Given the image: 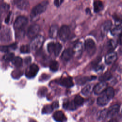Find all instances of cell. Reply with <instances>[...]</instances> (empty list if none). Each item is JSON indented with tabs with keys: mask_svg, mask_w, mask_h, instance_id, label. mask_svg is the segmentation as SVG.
I'll return each instance as SVG.
<instances>
[{
	"mask_svg": "<svg viewBox=\"0 0 122 122\" xmlns=\"http://www.w3.org/2000/svg\"><path fill=\"white\" fill-rule=\"evenodd\" d=\"M84 47L85 50L88 52L93 51L95 48V42L92 39H88L85 41Z\"/></svg>",
	"mask_w": 122,
	"mask_h": 122,
	"instance_id": "9a60e30c",
	"label": "cell"
},
{
	"mask_svg": "<svg viewBox=\"0 0 122 122\" xmlns=\"http://www.w3.org/2000/svg\"><path fill=\"white\" fill-rule=\"evenodd\" d=\"M53 118L57 122H64L67 120L63 112L61 111L55 112L53 115Z\"/></svg>",
	"mask_w": 122,
	"mask_h": 122,
	"instance_id": "ac0fdd59",
	"label": "cell"
},
{
	"mask_svg": "<svg viewBox=\"0 0 122 122\" xmlns=\"http://www.w3.org/2000/svg\"><path fill=\"white\" fill-rule=\"evenodd\" d=\"M62 46L59 42H51L48 44L47 50L49 53L53 54L55 56H58L60 54Z\"/></svg>",
	"mask_w": 122,
	"mask_h": 122,
	"instance_id": "277c9868",
	"label": "cell"
},
{
	"mask_svg": "<svg viewBox=\"0 0 122 122\" xmlns=\"http://www.w3.org/2000/svg\"><path fill=\"white\" fill-rule=\"evenodd\" d=\"M96 79V77L95 76H92L90 77H81L80 78H77L76 80V81L77 82L78 84L79 85H82L85 83H86L88 81H92Z\"/></svg>",
	"mask_w": 122,
	"mask_h": 122,
	"instance_id": "ffe728a7",
	"label": "cell"
},
{
	"mask_svg": "<svg viewBox=\"0 0 122 122\" xmlns=\"http://www.w3.org/2000/svg\"><path fill=\"white\" fill-rule=\"evenodd\" d=\"M107 84L105 81H101L97 83L93 88V92L95 95H100L107 88Z\"/></svg>",
	"mask_w": 122,
	"mask_h": 122,
	"instance_id": "30bf717a",
	"label": "cell"
},
{
	"mask_svg": "<svg viewBox=\"0 0 122 122\" xmlns=\"http://www.w3.org/2000/svg\"><path fill=\"white\" fill-rule=\"evenodd\" d=\"M58 26L56 24H54L51 25L50 29L49 31V34L50 38L54 39L57 37L58 35Z\"/></svg>",
	"mask_w": 122,
	"mask_h": 122,
	"instance_id": "d6986e66",
	"label": "cell"
},
{
	"mask_svg": "<svg viewBox=\"0 0 122 122\" xmlns=\"http://www.w3.org/2000/svg\"><path fill=\"white\" fill-rule=\"evenodd\" d=\"M58 68H59V63L57 61L55 60H53L50 62V69L51 71H56L58 70Z\"/></svg>",
	"mask_w": 122,
	"mask_h": 122,
	"instance_id": "f546056e",
	"label": "cell"
},
{
	"mask_svg": "<svg viewBox=\"0 0 122 122\" xmlns=\"http://www.w3.org/2000/svg\"><path fill=\"white\" fill-rule=\"evenodd\" d=\"M39 67L36 64H30L26 69L25 75L28 78H32L34 77L39 71Z\"/></svg>",
	"mask_w": 122,
	"mask_h": 122,
	"instance_id": "52a82bcc",
	"label": "cell"
},
{
	"mask_svg": "<svg viewBox=\"0 0 122 122\" xmlns=\"http://www.w3.org/2000/svg\"><path fill=\"white\" fill-rule=\"evenodd\" d=\"M53 110V108L52 106V105H47L45 106L42 110V113H46V114H48L51 113Z\"/></svg>",
	"mask_w": 122,
	"mask_h": 122,
	"instance_id": "1f68e13d",
	"label": "cell"
},
{
	"mask_svg": "<svg viewBox=\"0 0 122 122\" xmlns=\"http://www.w3.org/2000/svg\"><path fill=\"white\" fill-rule=\"evenodd\" d=\"M109 45L111 47H112L113 48H114V47H115L116 46V43L115 42V41H113L112 40L111 41H110V43H109Z\"/></svg>",
	"mask_w": 122,
	"mask_h": 122,
	"instance_id": "8d00e7d4",
	"label": "cell"
},
{
	"mask_svg": "<svg viewBox=\"0 0 122 122\" xmlns=\"http://www.w3.org/2000/svg\"><path fill=\"white\" fill-rule=\"evenodd\" d=\"M112 22L110 20L105 21L101 26V32L102 36H104L108 31L112 28Z\"/></svg>",
	"mask_w": 122,
	"mask_h": 122,
	"instance_id": "5bb4252c",
	"label": "cell"
},
{
	"mask_svg": "<svg viewBox=\"0 0 122 122\" xmlns=\"http://www.w3.org/2000/svg\"><path fill=\"white\" fill-rule=\"evenodd\" d=\"M107 110L106 109L99 111L96 116L97 120L99 122L103 121L107 117Z\"/></svg>",
	"mask_w": 122,
	"mask_h": 122,
	"instance_id": "603a6c76",
	"label": "cell"
},
{
	"mask_svg": "<svg viewBox=\"0 0 122 122\" xmlns=\"http://www.w3.org/2000/svg\"><path fill=\"white\" fill-rule=\"evenodd\" d=\"M44 41V39L42 36L38 35L32 39L30 45V49L33 51L39 50L42 45Z\"/></svg>",
	"mask_w": 122,
	"mask_h": 122,
	"instance_id": "3957f363",
	"label": "cell"
},
{
	"mask_svg": "<svg viewBox=\"0 0 122 122\" xmlns=\"http://www.w3.org/2000/svg\"><path fill=\"white\" fill-rule=\"evenodd\" d=\"M12 34L10 28L4 29L0 33V40L2 42H8L11 41Z\"/></svg>",
	"mask_w": 122,
	"mask_h": 122,
	"instance_id": "ba28073f",
	"label": "cell"
},
{
	"mask_svg": "<svg viewBox=\"0 0 122 122\" xmlns=\"http://www.w3.org/2000/svg\"><path fill=\"white\" fill-rule=\"evenodd\" d=\"M63 106L64 109L69 110H74L77 108V107L76 105L74 103L73 101H67L66 102H65L63 103Z\"/></svg>",
	"mask_w": 122,
	"mask_h": 122,
	"instance_id": "7402d4cb",
	"label": "cell"
},
{
	"mask_svg": "<svg viewBox=\"0 0 122 122\" xmlns=\"http://www.w3.org/2000/svg\"><path fill=\"white\" fill-rule=\"evenodd\" d=\"M13 65L17 67H20L22 66L23 61L22 59L20 57H16L13 58L12 61Z\"/></svg>",
	"mask_w": 122,
	"mask_h": 122,
	"instance_id": "83f0119b",
	"label": "cell"
},
{
	"mask_svg": "<svg viewBox=\"0 0 122 122\" xmlns=\"http://www.w3.org/2000/svg\"><path fill=\"white\" fill-rule=\"evenodd\" d=\"M40 31V26L37 24L30 25L28 29L27 36L30 39H33L38 35Z\"/></svg>",
	"mask_w": 122,
	"mask_h": 122,
	"instance_id": "9c48e42d",
	"label": "cell"
},
{
	"mask_svg": "<svg viewBox=\"0 0 122 122\" xmlns=\"http://www.w3.org/2000/svg\"><path fill=\"white\" fill-rule=\"evenodd\" d=\"M1 27V22H0V29Z\"/></svg>",
	"mask_w": 122,
	"mask_h": 122,
	"instance_id": "ee69618b",
	"label": "cell"
},
{
	"mask_svg": "<svg viewBox=\"0 0 122 122\" xmlns=\"http://www.w3.org/2000/svg\"><path fill=\"white\" fill-rule=\"evenodd\" d=\"M28 23V19L24 16L18 17L14 21V28L16 30H23Z\"/></svg>",
	"mask_w": 122,
	"mask_h": 122,
	"instance_id": "5b68a950",
	"label": "cell"
},
{
	"mask_svg": "<svg viewBox=\"0 0 122 122\" xmlns=\"http://www.w3.org/2000/svg\"><path fill=\"white\" fill-rule=\"evenodd\" d=\"M112 75L110 71H107L104 73L101 76H100L99 80L101 81H107L109 79H110L112 77Z\"/></svg>",
	"mask_w": 122,
	"mask_h": 122,
	"instance_id": "f1b7e54d",
	"label": "cell"
},
{
	"mask_svg": "<svg viewBox=\"0 0 122 122\" xmlns=\"http://www.w3.org/2000/svg\"><path fill=\"white\" fill-rule=\"evenodd\" d=\"M74 55L73 50L71 48L65 49L62 53L61 59L64 61H68L71 59Z\"/></svg>",
	"mask_w": 122,
	"mask_h": 122,
	"instance_id": "e0dca14e",
	"label": "cell"
},
{
	"mask_svg": "<svg viewBox=\"0 0 122 122\" xmlns=\"http://www.w3.org/2000/svg\"><path fill=\"white\" fill-rule=\"evenodd\" d=\"M29 6V3L27 0H22L17 3V7L21 10H26Z\"/></svg>",
	"mask_w": 122,
	"mask_h": 122,
	"instance_id": "4316f807",
	"label": "cell"
},
{
	"mask_svg": "<svg viewBox=\"0 0 122 122\" xmlns=\"http://www.w3.org/2000/svg\"><path fill=\"white\" fill-rule=\"evenodd\" d=\"M104 68V67L103 65H97V66H96L95 70L96 71H102V70H103Z\"/></svg>",
	"mask_w": 122,
	"mask_h": 122,
	"instance_id": "e575fe53",
	"label": "cell"
},
{
	"mask_svg": "<svg viewBox=\"0 0 122 122\" xmlns=\"http://www.w3.org/2000/svg\"><path fill=\"white\" fill-rule=\"evenodd\" d=\"M120 106L118 104H114L111 107L107 110V117L108 118H111L115 115L119 111Z\"/></svg>",
	"mask_w": 122,
	"mask_h": 122,
	"instance_id": "8fae6325",
	"label": "cell"
},
{
	"mask_svg": "<svg viewBox=\"0 0 122 122\" xmlns=\"http://www.w3.org/2000/svg\"><path fill=\"white\" fill-rule=\"evenodd\" d=\"M10 15H11V12L9 13V15L7 16V18L5 19V22H6V23H8V22H9V21H10Z\"/></svg>",
	"mask_w": 122,
	"mask_h": 122,
	"instance_id": "ab89813d",
	"label": "cell"
},
{
	"mask_svg": "<svg viewBox=\"0 0 122 122\" xmlns=\"http://www.w3.org/2000/svg\"><path fill=\"white\" fill-rule=\"evenodd\" d=\"M59 83L61 86L66 88H71L73 86L72 80L70 77H64L61 78L59 81Z\"/></svg>",
	"mask_w": 122,
	"mask_h": 122,
	"instance_id": "4fadbf2b",
	"label": "cell"
},
{
	"mask_svg": "<svg viewBox=\"0 0 122 122\" xmlns=\"http://www.w3.org/2000/svg\"><path fill=\"white\" fill-rule=\"evenodd\" d=\"M108 122H119L115 119H112Z\"/></svg>",
	"mask_w": 122,
	"mask_h": 122,
	"instance_id": "b9f144b4",
	"label": "cell"
},
{
	"mask_svg": "<svg viewBox=\"0 0 122 122\" xmlns=\"http://www.w3.org/2000/svg\"><path fill=\"white\" fill-rule=\"evenodd\" d=\"M117 55L115 52H111L108 53L105 57V61L107 64L114 63L117 60Z\"/></svg>",
	"mask_w": 122,
	"mask_h": 122,
	"instance_id": "2e32d148",
	"label": "cell"
},
{
	"mask_svg": "<svg viewBox=\"0 0 122 122\" xmlns=\"http://www.w3.org/2000/svg\"><path fill=\"white\" fill-rule=\"evenodd\" d=\"M94 11L96 13L101 11L103 8V5L102 1L100 0H96L93 3Z\"/></svg>",
	"mask_w": 122,
	"mask_h": 122,
	"instance_id": "484cf974",
	"label": "cell"
},
{
	"mask_svg": "<svg viewBox=\"0 0 122 122\" xmlns=\"http://www.w3.org/2000/svg\"><path fill=\"white\" fill-rule=\"evenodd\" d=\"M61 4V2L59 0H54V4L56 6L58 7Z\"/></svg>",
	"mask_w": 122,
	"mask_h": 122,
	"instance_id": "f35d334b",
	"label": "cell"
},
{
	"mask_svg": "<svg viewBox=\"0 0 122 122\" xmlns=\"http://www.w3.org/2000/svg\"><path fill=\"white\" fill-rule=\"evenodd\" d=\"M73 102L77 106H81L83 104L84 102V99L80 95H77L75 97Z\"/></svg>",
	"mask_w": 122,
	"mask_h": 122,
	"instance_id": "4dcf8cb0",
	"label": "cell"
},
{
	"mask_svg": "<svg viewBox=\"0 0 122 122\" xmlns=\"http://www.w3.org/2000/svg\"><path fill=\"white\" fill-rule=\"evenodd\" d=\"M21 0H15V1L16 3H18V2H20V1H21Z\"/></svg>",
	"mask_w": 122,
	"mask_h": 122,
	"instance_id": "7bdbcfd3",
	"label": "cell"
},
{
	"mask_svg": "<svg viewBox=\"0 0 122 122\" xmlns=\"http://www.w3.org/2000/svg\"><path fill=\"white\" fill-rule=\"evenodd\" d=\"M30 46L28 45H23L20 48V51L22 53H30Z\"/></svg>",
	"mask_w": 122,
	"mask_h": 122,
	"instance_id": "d6a6232c",
	"label": "cell"
},
{
	"mask_svg": "<svg viewBox=\"0 0 122 122\" xmlns=\"http://www.w3.org/2000/svg\"><path fill=\"white\" fill-rule=\"evenodd\" d=\"M70 34V30L69 27L67 25H63L59 30L58 35L61 40L65 41L68 39Z\"/></svg>",
	"mask_w": 122,
	"mask_h": 122,
	"instance_id": "8992f818",
	"label": "cell"
},
{
	"mask_svg": "<svg viewBox=\"0 0 122 122\" xmlns=\"http://www.w3.org/2000/svg\"><path fill=\"white\" fill-rule=\"evenodd\" d=\"M48 4V1L44 0L34 7L30 14V17L31 20H35L41 13L44 12L47 9Z\"/></svg>",
	"mask_w": 122,
	"mask_h": 122,
	"instance_id": "7a4b0ae2",
	"label": "cell"
},
{
	"mask_svg": "<svg viewBox=\"0 0 122 122\" xmlns=\"http://www.w3.org/2000/svg\"><path fill=\"white\" fill-rule=\"evenodd\" d=\"M17 45L16 43H12L10 45L0 46V51L3 52H8L10 50H15L17 48Z\"/></svg>",
	"mask_w": 122,
	"mask_h": 122,
	"instance_id": "44dd1931",
	"label": "cell"
},
{
	"mask_svg": "<svg viewBox=\"0 0 122 122\" xmlns=\"http://www.w3.org/2000/svg\"><path fill=\"white\" fill-rule=\"evenodd\" d=\"M9 9V5L7 4L4 3L1 5V9L2 10L6 11Z\"/></svg>",
	"mask_w": 122,
	"mask_h": 122,
	"instance_id": "d590c367",
	"label": "cell"
},
{
	"mask_svg": "<svg viewBox=\"0 0 122 122\" xmlns=\"http://www.w3.org/2000/svg\"><path fill=\"white\" fill-rule=\"evenodd\" d=\"M111 32L112 35L115 36L120 34L122 30V25L121 23H118L115 24V26L112 29H111Z\"/></svg>",
	"mask_w": 122,
	"mask_h": 122,
	"instance_id": "cb8c5ba5",
	"label": "cell"
},
{
	"mask_svg": "<svg viewBox=\"0 0 122 122\" xmlns=\"http://www.w3.org/2000/svg\"><path fill=\"white\" fill-rule=\"evenodd\" d=\"M14 58V53H11V52H9L6 54L5 55H4V56H3V59L4 60V61H12Z\"/></svg>",
	"mask_w": 122,
	"mask_h": 122,
	"instance_id": "836d02e7",
	"label": "cell"
},
{
	"mask_svg": "<svg viewBox=\"0 0 122 122\" xmlns=\"http://www.w3.org/2000/svg\"><path fill=\"white\" fill-rule=\"evenodd\" d=\"M24 61H25V62L26 64L29 63L30 62V61H31V58H30V57H27V58H25Z\"/></svg>",
	"mask_w": 122,
	"mask_h": 122,
	"instance_id": "60d3db41",
	"label": "cell"
},
{
	"mask_svg": "<svg viewBox=\"0 0 122 122\" xmlns=\"http://www.w3.org/2000/svg\"><path fill=\"white\" fill-rule=\"evenodd\" d=\"M84 49V46L83 44L81 42H78L74 46L72 49L73 54L76 57H80L81 54L82 53Z\"/></svg>",
	"mask_w": 122,
	"mask_h": 122,
	"instance_id": "7c38bea8",
	"label": "cell"
},
{
	"mask_svg": "<svg viewBox=\"0 0 122 122\" xmlns=\"http://www.w3.org/2000/svg\"><path fill=\"white\" fill-rule=\"evenodd\" d=\"M114 95V91L112 88L109 87L106 88L103 92L100 94L99 97L97 98V104L102 106L106 105L112 99Z\"/></svg>",
	"mask_w": 122,
	"mask_h": 122,
	"instance_id": "6da1fadb",
	"label": "cell"
},
{
	"mask_svg": "<svg viewBox=\"0 0 122 122\" xmlns=\"http://www.w3.org/2000/svg\"><path fill=\"white\" fill-rule=\"evenodd\" d=\"M93 86L92 84H88L81 90V93L85 96L90 95L93 91Z\"/></svg>",
	"mask_w": 122,
	"mask_h": 122,
	"instance_id": "d4e9b609",
	"label": "cell"
},
{
	"mask_svg": "<svg viewBox=\"0 0 122 122\" xmlns=\"http://www.w3.org/2000/svg\"><path fill=\"white\" fill-rule=\"evenodd\" d=\"M58 106H59V103H58V102H54L53 103L52 105V106L53 107V109H54V108H58Z\"/></svg>",
	"mask_w": 122,
	"mask_h": 122,
	"instance_id": "74e56055",
	"label": "cell"
}]
</instances>
